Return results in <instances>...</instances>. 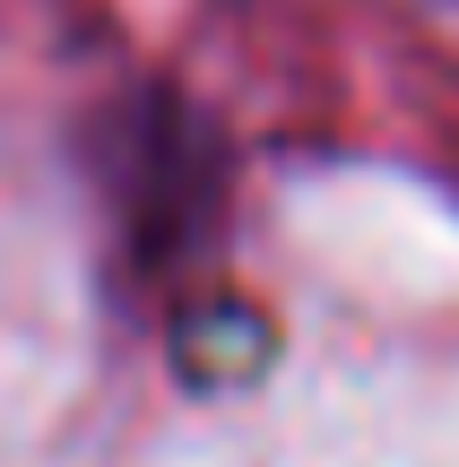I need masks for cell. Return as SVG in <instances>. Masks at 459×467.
Returning <instances> with one entry per match:
<instances>
[{
  "label": "cell",
  "instance_id": "6da1fadb",
  "mask_svg": "<svg viewBox=\"0 0 459 467\" xmlns=\"http://www.w3.org/2000/svg\"><path fill=\"white\" fill-rule=\"evenodd\" d=\"M113 200H121V234H130L139 260H183L208 191V156L191 139L183 104H130L121 113V148H113Z\"/></svg>",
  "mask_w": 459,
  "mask_h": 467
}]
</instances>
